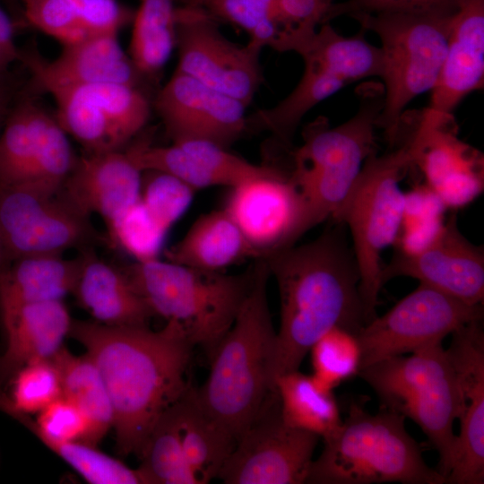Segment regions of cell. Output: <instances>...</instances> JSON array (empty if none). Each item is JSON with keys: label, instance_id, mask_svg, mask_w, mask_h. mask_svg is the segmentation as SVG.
Here are the masks:
<instances>
[{"label": "cell", "instance_id": "cell-1", "mask_svg": "<svg viewBox=\"0 0 484 484\" xmlns=\"http://www.w3.org/2000/svg\"><path fill=\"white\" fill-rule=\"evenodd\" d=\"M69 336L84 348L106 385L119 452L141 457L159 419L190 386L186 372L194 346L174 322L152 331L73 320Z\"/></svg>", "mask_w": 484, "mask_h": 484}, {"label": "cell", "instance_id": "cell-2", "mask_svg": "<svg viewBox=\"0 0 484 484\" xmlns=\"http://www.w3.org/2000/svg\"><path fill=\"white\" fill-rule=\"evenodd\" d=\"M346 227L333 220L314 240L266 258L277 283L281 323L271 370V384L297 371L313 344L341 327L357 333L367 324L359 294V272Z\"/></svg>", "mask_w": 484, "mask_h": 484}, {"label": "cell", "instance_id": "cell-3", "mask_svg": "<svg viewBox=\"0 0 484 484\" xmlns=\"http://www.w3.org/2000/svg\"><path fill=\"white\" fill-rule=\"evenodd\" d=\"M249 290L235 321L210 357V373L194 388L206 412L236 440L259 413L271 390L276 346L268 305L271 277L264 259H256Z\"/></svg>", "mask_w": 484, "mask_h": 484}, {"label": "cell", "instance_id": "cell-4", "mask_svg": "<svg viewBox=\"0 0 484 484\" xmlns=\"http://www.w3.org/2000/svg\"><path fill=\"white\" fill-rule=\"evenodd\" d=\"M404 419L384 408L371 414L364 402H351L346 419L323 437L324 448L313 460L306 483H445L438 471L425 462Z\"/></svg>", "mask_w": 484, "mask_h": 484}, {"label": "cell", "instance_id": "cell-5", "mask_svg": "<svg viewBox=\"0 0 484 484\" xmlns=\"http://www.w3.org/2000/svg\"><path fill=\"white\" fill-rule=\"evenodd\" d=\"M359 95L358 110L350 119L332 127L319 117L305 128L302 144L291 152V178L303 197L309 229L333 216L367 158L376 152L383 85L364 84Z\"/></svg>", "mask_w": 484, "mask_h": 484}, {"label": "cell", "instance_id": "cell-6", "mask_svg": "<svg viewBox=\"0 0 484 484\" xmlns=\"http://www.w3.org/2000/svg\"><path fill=\"white\" fill-rule=\"evenodd\" d=\"M122 270L153 314L177 324L209 359L232 326L254 275L253 268L228 274L159 258Z\"/></svg>", "mask_w": 484, "mask_h": 484}, {"label": "cell", "instance_id": "cell-7", "mask_svg": "<svg viewBox=\"0 0 484 484\" xmlns=\"http://www.w3.org/2000/svg\"><path fill=\"white\" fill-rule=\"evenodd\" d=\"M413 167L410 139L378 156L372 153L341 204L329 219L349 229L359 272V294L367 323L376 316L383 252L394 245L404 207L400 182Z\"/></svg>", "mask_w": 484, "mask_h": 484}, {"label": "cell", "instance_id": "cell-8", "mask_svg": "<svg viewBox=\"0 0 484 484\" xmlns=\"http://www.w3.org/2000/svg\"><path fill=\"white\" fill-rule=\"evenodd\" d=\"M453 15L385 13L350 16L381 41L384 104L377 127L384 131L389 149L405 142L406 106L431 91L437 81Z\"/></svg>", "mask_w": 484, "mask_h": 484}, {"label": "cell", "instance_id": "cell-9", "mask_svg": "<svg viewBox=\"0 0 484 484\" xmlns=\"http://www.w3.org/2000/svg\"><path fill=\"white\" fill-rule=\"evenodd\" d=\"M358 375L376 393L382 408L411 419L421 428L437 451V471L445 482L456 442V383L442 342L407 357L377 361Z\"/></svg>", "mask_w": 484, "mask_h": 484}, {"label": "cell", "instance_id": "cell-10", "mask_svg": "<svg viewBox=\"0 0 484 484\" xmlns=\"http://www.w3.org/2000/svg\"><path fill=\"white\" fill-rule=\"evenodd\" d=\"M482 319L483 305L467 304L419 283L389 311L376 315L356 333L361 350L360 369L442 342L464 324Z\"/></svg>", "mask_w": 484, "mask_h": 484}, {"label": "cell", "instance_id": "cell-11", "mask_svg": "<svg viewBox=\"0 0 484 484\" xmlns=\"http://www.w3.org/2000/svg\"><path fill=\"white\" fill-rule=\"evenodd\" d=\"M319 437L286 424L279 395L271 390L217 478L225 484L306 483Z\"/></svg>", "mask_w": 484, "mask_h": 484}, {"label": "cell", "instance_id": "cell-12", "mask_svg": "<svg viewBox=\"0 0 484 484\" xmlns=\"http://www.w3.org/2000/svg\"><path fill=\"white\" fill-rule=\"evenodd\" d=\"M178 62L187 74L248 107L264 82L262 47L228 39L217 22L193 7L176 8Z\"/></svg>", "mask_w": 484, "mask_h": 484}, {"label": "cell", "instance_id": "cell-13", "mask_svg": "<svg viewBox=\"0 0 484 484\" xmlns=\"http://www.w3.org/2000/svg\"><path fill=\"white\" fill-rule=\"evenodd\" d=\"M223 209L255 260L295 245L309 230L305 203L291 171L277 169L229 188Z\"/></svg>", "mask_w": 484, "mask_h": 484}, {"label": "cell", "instance_id": "cell-14", "mask_svg": "<svg viewBox=\"0 0 484 484\" xmlns=\"http://www.w3.org/2000/svg\"><path fill=\"white\" fill-rule=\"evenodd\" d=\"M413 167L446 209L456 211L483 191L482 154L457 136L453 114L426 108L410 137Z\"/></svg>", "mask_w": 484, "mask_h": 484}, {"label": "cell", "instance_id": "cell-15", "mask_svg": "<svg viewBox=\"0 0 484 484\" xmlns=\"http://www.w3.org/2000/svg\"><path fill=\"white\" fill-rule=\"evenodd\" d=\"M445 350L456 383V419L460 433L449 471L448 484L484 483V332L482 320L452 333Z\"/></svg>", "mask_w": 484, "mask_h": 484}, {"label": "cell", "instance_id": "cell-16", "mask_svg": "<svg viewBox=\"0 0 484 484\" xmlns=\"http://www.w3.org/2000/svg\"><path fill=\"white\" fill-rule=\"evenodd\" d=\"M154 108L172 142L203 140L228 148L248 131L246 105L176 70Z\"/></svg>", "mask_w": 484, "mask_h": 484}, {"label": "cell", "instance_id": "cell-17", "mask_svg": "<svg viewBox=\"0 0 484 484\" xmlns=\"http://www.w3.org/2000/svg\"><path fill=\"white\" fill-rule=\"evenodd\" d=\"M401 276L416 279L467 304L483 305L484 250L462 235L454 211L426 248L411 255L395 251L391 261L384 264V285Z\"/></svg>", "mask_w": 484, "mask_h": 484}, {"label": "cell", "instance_id": "cell-18", "mask_svg": "<svg viewBox=\"0 0 484 484\" xmlns=\"http://www.w3.org/2000/svg\"><path fill=\"white\" fill-rule=\"evenodd\" d=\"M143 171L128 150L86 153L65 181L61 194L81 212L109 225L140 197Z\"/></svg>", "mask_w": 484, "mask_h": 484}, {"label": "cell", "instance_id": "cell-19", "mask_svg": "<svg viewBox=\"0 0 484 484\" xmlns=\"http://www.w3.org/2000/svg\"><path fill=\"white\" fill-rule=\"evenodd\" d=\"M33 81L65 84L125 83L139 87L143 75L123 50L117 34H101L64 46L60 55L47 61L37 51L22 52Z\"/></svg>", "mask_w": 484, "mask_h": 484}, {"label": "cell", "instance_id": "cell-20", "mask_svg": "<svg viewBox=\"0 0 484 484\" xmlns=\"http://www.w3.org/2000/svg\"><path fill=\"white\" fill-rule=\"evenodd\" d=\"M484 0H462L454 13L445 56L427 108L453 114L470 93L483 87Z\"/></svg>", "mask_w": 484, "mask_h": 484}, {"label": "cell", "instance_id": "cell-21", "mask_svg": "<svg viewBox=\"0 0 484 484\" xmlns=\"http://www.w3.org/2000/svg\"><path fill=\"white\" fill-rule=\"evenodd\" d=\"M98 238L90 217L60 192L0 238L4 264L34 255H57Z\"/></svg>", "mask_w": 484, "mask_h": 484}, {"label": "cell", "instance_id": "cell-22", "mask_svg": "<svg viewBox=\"0 0 484 484\" xmlns=\"http://www.w3.org/2000/svg\"><path fill=\"white\" fill-rule=\"evenodd\" d=\"M5 349L0 374L14 375L27 364L51 359L69 336L73 319L63 300L29 304L0 313Z\"/></svg>", "mask_w": 484, "mask_h": 484}, {"label": "cell", "instance_id": "cell-23", "mask_svg": "<svg viewBox=\"0 0 484 484\" xmlns=\"http://www.w3.org/2000/svg\"><path fill=\"white\" fill-rule=\"evenodd\" d=\"M93 320L108 326H147L154 315L122 269L82 255L79 277L73 292Z\"/></svg>", "mask_w": 484, "mask_h": 484}, {"label": "cell", "instance_id": "cell-24", "mask_svg": "<svg viewBox=\"0 0 484 484\" xmlns=\"http://www.w3.org/2000/svg\"><path fill=\"white\" fill-rule=\"evenodd\" d=\"M302 59L304 72L295 88L276 105L247 117L248 130L269 131L278 142L288 146L308 111L354 82L351 74L335 63L312 56Z\"/></svg>", "mask_w": 484, "mask_h": 484}, {"label": "cell", "instance_id": "cell-25", "mask_svg": "<svg viewBox=\"0 0 484 484\" xmlns=\"http://www.w3.org/2000/svg\"><path fill=\"white\" fill-rule=\"evenodd\" d=\"M82 255L65 259L34 255L3 264L0 271V313L20 307L63 300L73 293L79 277Z\"/></svg>", "mask_w": 484, "mask_h": 484}, {"label": "cell", "instance_id": "cell-26", "mask_svg": "<svg viewBox=\"0 0 484 484\" xmlns=\"http://www.w3.org/2000/svg\"><path fill=\"white\" fill-rule=\"evenodd\" d=\"M168 261L188 267L222 272L255 254L222 208L200 216L184 237L165 253Z\"/></svg>", "mask_w": 484, "mask_h": 484}, {"label": "cell", "instance_id": "cell-27", "mask_svg": "<svg viewBox=\"0 0 484 484\" xmlns=\"http://www.w3.org/2000/svg\"><path fill=\"white\" fill-rule=\"evenodd\" d=\"M170 410L189 467L199 484L208 483L217 478L235 438L201 406L191 386Z\"/></svg>", "mask_w": 484, "mask_h": 484}, {"label": "cell", "instance_id": "cell-28", "mask_svg": "<svg viewBox=\"0 0 484 484\" xmlns=\"http://www.w3.org/2000/svg\"><path fill=\"white\" fill-rule=\"evenodd\" d=\"M56 103V120L87 153L121 150L122 144L104 110L83 85L34 82Z\"/></svg>", "mask_w": 484, "mask_h": 484}, {"label": "cell", "instance_id": "cell-29", "mask_svg": "<svg viewBox=\"0 0 484 484\" xmlns=\"http://www.w3.org/2000/svg\"><path fill=\"white\" fill-rule=\"evenodd\" d=\"M51 359L59 373L62 395L83 412L90 424L89 445L97 446L114 422L112 403L99 369L86 354L73 355L64 346Z\"/></svg>", "mask_w": 484, "mask_h": 484}, {"label": "cell", "instance_id": "cell-30", "mask_svg": "<svg viewBox=\"0 0 484 484\" xmlns=\"http://www.w3.org/2000/svg\"><path fill=\"white\" fill-rule=\"evenodd\" d=\"M283 421L290 427L324 437L341 423L338 402L333 390L318 383L313 376L298 370L276 377L273 384Z\"/></svg>", "mask_w": 484, "mask_h": 484}, {"label": "cell", "instance_id": "cell-31", "mask_svg": "<svg viewBox=\"0 0 484 484\" xmlns=\"http://www.w3.org/2000/svg\"><path fill=\"white\" fill-rule=\"evenodd\" d=\"M48 114L30 99L10 108L0 132V185L27 182Z\"/></svg>", "mask_w": 484, "mask_h": 484}, {"label": "cell", "instance_id": "cell-32", "mask_svg": "<svg viewBox=\"0 0 484 484\" xmlns=\"http://www.w3.org/2000/svg\"><path fill=\"white\" fill-rule=\"evenodd\" d=\"M175 0H141L133 20L129 56L143 75L159 72L177 42Z\"/></svg>", "mask_w": 484, "mask_h": 484}, {"label": "cell", "instance_id": "cell-33", "mask_svg": "<svg viewBox=\"0 0 484 484\" xmlns=\"http://www.w3.org/2000/svg\"><path fill=\"white\" fill-rule=\"evenodd\" d=\"M137 468L143 484H199L182 450L170 408L152 429Z\"/></svg>", "mask_w": 484, "mask_h": 484}, {"label": "cell", "instance_id": "cell-34", "mask_svg": "<svg viewBox=\"0 0 484 484\" xmlns=\"http://www.w3.org/2000/svg\"><path fill=\"white\" fill-rule=\"evenodd\" d=\"M445 210L426 184L404 193L402 225L394 243L396 251L411 255L426 248L440 233Z\"/></svg>", "mask_w": 484, "mask_h": 484}, {"label": "cell", "instance_id": "cell-35", "mask_svg": "<svg viewBox=\"0 0 484 484\" xmlns=\"http://www.w3.org/2000/svg\"><path fill=\"white\" fill-rule=\"evenodd\" d=\"M313 377L333 390L344 380L358 375L361 350L355 333L333 327L324 333L311 347Z\"/></svg>", "mask_w": 484, "mask_h": 484}, {"label": "cell", "instance_id": "cell-36", "mask_svg": "<svg viewBox=\"0 0 484 484\" xmlns=\"http://www.w3.org/2000/svg\"><path fill=\"white\" fill-rule=\"evenodd\" d=\"M83 86L104 110L122 146L138 134L146 125L151 105L139 87L125 83Z\"/></svg>", "mask_w": 484, "mask_h": 484}, {"label": "cell", "instance_id": "cell-37", "mask_svg": "<svg viewBox=\"0 0 484 484\" xmlns=\"http://www.w3.org/2000/svg\"><path fill=\"white\" fill-rule=\"evenodd\" d=\"M24 19L63 46L91 37L86 0H18Z\"/></svg>", "mask_w": 484, "mask_h": 484}, {"label": "cell", "instance_id": "cell-38", "mask_svg": "<svg viewBox=\"0 0 484 484\" xmlns=\"http://www.w3.org/2000/svg\"><path fill=\"white\" fill-rule=\"evenodd\" d=\"M182 5L200 10L211 19L243 30L249 41L272 48L278 29L269 15L271 0H179Z\"/></svg>", "mask_w": 484, "mask_h": 484}, {"label": "cell", "instance_id": "cell-39", "mask_svg": "<svg viewBox=\"0 0 484 484\" xmlns=\"http://www.w3.org/2000/svg\"><path fill=\"white\" fill-rule=\"evenodd\" d=\"M86 481L91 484H143L137 469L99 451L83 442L46 445Z\"/></svg>", "mask_w": 484, "mask_h": 484}, {"label": "cell", "instance_id": "cell-40", "mask_svg": "<svg viewBox=\"0 0 484 484\" xmlns=\"http://www.w3.org/2000/svg\"><path fill=\"white\" fill-rule=\"evenodd\" d=\"M76 160L77 157L73 153L67 134L56 118L48 114L39 150L29 178L24 184H37L54 190H61Z\"/></svg>", "mask_w": 484, "mask_h": 484}, {"label": "cell", "instance_id": "cell-41", "mask_svg": "<svg viewBox=\"0 0 484 484\" xmlns=\"http://www.w3.org/2000/svg\"><path fill=\"white\" fill-rule=\"evenodd\" d=\"M13 376L9 398L14 419L37 414L62 395L59 373L52 359L27 364Z\"/></svg>", "mask_w": 484, "mask_h": 484}, {"label": "cell", "instance_id": "cell-42", "mask_svg": "<svg viewBox=\"0 0 484 484\" xmlns=\"http://www.w3.org/2000/svg\"><path fill=\"white\" fill-rule=\"evenodd\" d=\"M108 227L114 242L135 262L158 258L167 233L150 215L140 197Z\"/></svg>", "mask_w": 484, "mask_h": 484}, {"label": "cell", "instance_id": "cell-43", "mask_svg": "<svg viewBox=\"0 0 484 484\" xmlns=\"http://www.w3.org/2000/svg\"><path fill=\"white\" fill-rule=\"evenodd\" d=\"M143 172L140 200L153 220L168 232L190 205L194 190L169 174L155 170Z\"/></svg>", "mask_w": 484, "mask_h": 484}, {"label": "cell", "instance_id": "cell-44", "mask_svg": "<svg viewBox=\"0 0 484 484\" xmlns=\"http://www.w3.org/2000/svg\"><path fill=\"white\" fill-rule=\"evenodd\" d=\"M30 429L45 445L49 443L83 442L89 444L90 424L83 412L70 400L61 395L37 413L17 419Z\"/></svg>", "mask_w": 484, "mask_h": 484}, {"label": "cell", "instance_id": "cell-45", "mask_svg": "<svg viewBox=\"0 0 484 484\" xmlns=\"http://www.w3.org/2000/svg\"><path fill=\"white\" fill-rule=\"evenodd\" d=\"M462 0H347L333 4L327 16L331 18L357 13H413V14H454Z\"/></svg>", "mask_w": 484, "mask_h": 484}, {"label": "cell", "instance_id": "cell-46", "mask_svg": "<svg viewBox=\"0 0 484 484\" xmlns=\"http://www.w3.org/2000/svg\"><path fill=\"white\" fill-rule=\"evenodd\" d=\"M332 5V0H271L269 15L279 35L298 28H316L318 23L327 22Z\"/></svg>", "mask_w": 484, "mask_h": 484}, {"label": "cell", "instance_id": "cell-47", "mask_svg": "<svg viewBox=\"0 0 484 484\" xmlns=\"http://www.w3.org/2000/svg\"><path fill=\"white\" fill-rule=\"evenodd\" d=\"M22 52L14 42V27L8 13L0 5V77L14 61H21Z\"/></svg>", "mask_w": 484, "mask_h": 484}, {"label": "cell", "instance_id": "cell-48", "mask_svg": "<svg viewBox=\"0 0 484 484\" xmlns=\"http://www.w3.org/2000/svg\"><path fill=\"white\" fill-rule=\"evenodd\" d=\"M11 91L5 82L4 76L0 77V132L10 111Z\"/></svg>", "mask_w": 484, "mask_h": 484}, {"label": "cell", "instance_id": "cell-49", "mask_svg": "<svg viewBox=\"0 0 484 484\" xmlns=\"http://www.w3.org/2000/svg\"><path fill=\"white\" fill-rule=\"evenodd\" d=\"M0 411L13 416V410L9 396L0 391Z\"/></svg>", "mask_w": 484, "mask_h": 484}, {"label": "cell", "instance_id": "cell-50", "mask_svg": "<svg viewBox=\"0 0 484 484\" xmlns=\"http://www.w3.org/2000/svg\"><path fill=\"white\" fill-rule=\"evenodd\" d=\"M3 264H4V260H3V254H2L1 245H0V271L2 269Z\"/></svg>", "mask_w": 484, "mask_h": 484}]
</instances>
